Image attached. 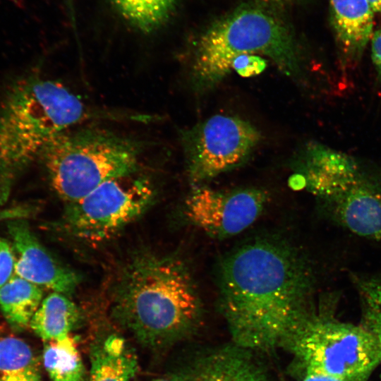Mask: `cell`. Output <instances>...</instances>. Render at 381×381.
Returning a JSON list of instances; mask_svg holds the SVG:
<instances>
[{
	"label": "cell",
	"mask_w": 381,
	"mask_h": 381,
	"mask_svg": "<svg viewBox=\"0 0 381 381\" xmlns=\"http://www.w3.org/2000/svg\"><path fill=\"white\" fill-rule=\"evenodd\" d=\"M315 277L307 259L279 240L237 248L218 272L221 308L238 346L268 349L285 341L312 309Z\"/></svg>",
	"instance_id": "obj_1"
},
{
	"label": "cell",
	"mask_w": 381,
	"mask_h": 381,
	"mask_svg": "<svg viewBox=\"0 0 381 381\" xmlns=\"http://www.w3.org/2000/svg\"><path fill=\"white\" fill-rule=\"evenodd\" d=\"M200 301L179 258L143 253L124 267L115 286L112 314L141 344L159 347L195 324Z\"/></svg>",
	"instance_id": "obj_2"
},
{
	"label": "cell",
	"mask_w": 381,
	"mask_h": 381,
	"mask_svg": "<svg viewBox=\"0 0 381 381\" xmlns=\"http://www.w3.org/2000/svg\"><path fill=\"white\" fill-rule=\"evenodd\" d=\"M88 115L85 104L59 82L39 76L15 81L0 105V191L55 137Z\"/></svg>",
	"instance_id": "obj_3"
},
{
	"label": "cell",
	"mask_w": 381,
	"mask_h": 381,
	"mask_svg": "<svg viewBox=\"0 0 381 381\" xmlns=\"http://www.w3.org/2000/svg\"><path fill=\"white\" fill-rule=\"evenodd\" d=\"M253 54L267 56L288 76L301 75L290 28L269 11L246 5L214 21L196 40L189 67L192 87L199 92L212 90L231 73L236 58Z\"/></svg>",
	"instance_id": "obj_4"
},
{
	"label": "cell",
	"mask_w": 381,
	"mask_h": 381,
	"mask_svg": "<svg viewBox=\"0 0 381 381\" xmlns=\"http://www.w3.org/2000/svg\"><path fill=\"white\" fill-rule=\"evenodd\" d=\"M143 150L138 140L87 127L60 133L39 157L54 190L67 204L107 181L136 173Z\"/></svg>",
	"instance_id": "obj_5"
},
{
	"label": "cell",
	"mask_w": 381,
	"mask_h": 381,
	"mask_svg": "<svg viewBox=\"0 0 381 381\" xmlns=\"http://www.w3.org/2000/svg\"><path fill=\"white\" fill-rule=\"evenodd\" d=\"M285 341L306 372L343 381H368L380 364L376 342L365 327L340 321L326 311L311 309Z\"/></svg>",
	"instance_id": "obj_6"
},
{
	"label": "cell",
	"mask_w": 381,
	"mask_h": 381,
	"mask_svg": "<svg viewBox=\"0 0 381 381\" xmlns=\"http://www.w3.org/2000/svg\"><path fill=\"white\" fill-rule=\"evenodd\" d=\"M136 173L107 181L67 203L63 216L65 231L80 240L99 242L140 217L151 205L155 190L148 179Z\"/></svg>",
	"instance_id": "obj_7"
},
{
	"label": "cell",
	"mask_w": 381,
	"mask_h": 381,
	"mask_svg": "<svg viewBox=\"0 0 381 381\" xmlns=\"http://www.w3.org/2000/svg\"><path fill=\"white\" fill-rule=\"evenodd\" d=\"M190 180L196 186L243 164L261 140L241 118L217 114L182 133Z\"/></svg>",
	"instance_id": "obj_8"
},
{
	"label": "cell",
	"mask_w": 381,
	"mask_h": 381,
	"mask_svg": "<svg viewBox=\"0 0 381 381\" xmlns=\"http://www.w3.org/2000/svg\"><path fill=\"white\" fill-rule=\"evenodd\" d=\"M267 194L257 188L229 192L195 186L185 201L184 213L195 226L214 238L236 235L261 214Z\"/></svg>",
	"instance_id": "obj_9"
},
{
	"label": "cell",
	"mask_w": 381,
	"mask_h": 381,
	"mask_svg": "<svg viewBox=\"0 0 381 381\" xmlns=\"http://www.w3.org/2000/svg\"><path fill=\"white\" fill-rule=\"evenodd\" d=\"M319 200L332 222L381 243V171L375 167L365 163L355 176Z\"/></svg>",
	"instance_id": "obj_10"
},
{
	"label": "cell",
	"mask_w": 381,
	"mask_h": 381,
	"mask_svg": "<svg viewBox=\"0 0 381 381\" xmlns=\"http://www.w3.org/2000/svg\"><path fill=\"white\" fill-rule=\"evenodd\" d=\"M11 244L16 258V274L54 292L71 296L80 282L72 270L56 261L22 221L8 224Z\"/></svg>",
	"instance_id": "obj_11"
},
{
	"label": "cell",
	"mask_w": 381,
	"mask_h": 381,
	"mask_svg": "<svg viewBox=\"0 0 381 381\" xmlns=\"http://www.w3.org/2000/svg\"><path fill=\"white\" fill-rule=\"evenodd\" d=\"M329 8L341 60L355 64L371 40L375 13L367 0H329Z\"/></svg>",
	"instance_id": "obj_12"
},
{
	"label": "cell",
	"mask_w": 381,
	"mask_h": 381,
	"mask_svg": "<svg viewBox=\"0 0 381 381\" xmlns=\"http://www.w3.org/2000/svg\"><path fill=\"white\" fill-rule=\"evenodd\" d=\"M82 319L79 308L66 295L52 292L43 298L29 327L45 343L71 337Z\"/></svg>",
	"instance_id": "obj_13"
},
{
	"label": "cell",
	"mask_w": 381,
	"mask_h": 381,
	"mask_svg": "<svg viewBox=\"0 0 381 381\" xmlns=\"http://www.w3.org/2000/svg\"><path fill=\"white\" fill-rule=\"evenodd\" d=\"M137 370L135 353L120 336L109 335L92 349L88 381H131Z\"/></svg>",
	"instance_id": "obj_14"
},
{
	"label": "cell",
	"mask_w": 381,
	"mask_h": 381,
	"mask_svg": "<svg viewBox=\"0 0 381 381\" xmlns=\"http://www.w3.org/2000/svg\"><path fill=\"white\" fill-rule=\"evenodd\" d=\"M185 381H265L255 365L234 351H219L202 361L188 374Z\"/></svg>",
	"instance_id": "obj_15"
},
{
	"label": "cell",
	"mask_w": 381,
	"mask_h": 381,
	"mask_svg": "<svg viewBox=\"0 0 381 381\" xmlns=\"http://www.w3.org/2000/svg\"><path fill=\"white\" fill-rule=\"evenodd\" d=\"M42 289L15 275L0 288V308L8 324L16 329L29 327L43 300Z\"/></svg>",
	"instance_id": "obj_16"
},
{
	"label": "cell",
	"mask_w": 381,
	"mask_h": 381,
	"mask_svg": "<svg viewBox=\"0 0 381 381\" xmlns=\"http://www.w3.org/2000/svg\"><path fill=\"white\" fill-rule=\"evenodd\" d=\"M0 381H43L38 361L23 339H0Z\"/></svg>",
	"instance_id": "obj_17"
},
{
	"label": "cell",
	"mask_w": 381,
	"mask_h": 381,
	"mask_svg": "<svg viewBox=\"0 0 381 381\" xmlns=\"http://www.w3.org/2000/svg\"><path fill=\"white\" fill-rule=\"evenodd\" d=\"M111 4L132 27L143 33L159 29L174 13L177 0H111Z\"/></svg>",
	"instance_id": "obj_18"
},
{
	"label": "cell",
	"mask_w": 381,
	"mask_h": 381,
	"mask_svg": "<svg viewBox=\"0 0 381 381\" xmlns=\"http://www.w3.org/2000/svg\"><path fill=\"white\" fill-rule=\"evenodd\" d=\"M43 365L51 381H86L87 375L75 341L71 337L45 343Z\"/></svg>",
	"instance_id": "obj_19"
},
{
	"label": "cell",
	"mask_w": 381,
	"mask_h": 381,
	"mask_svg": "<svg viewBox=\"0 0 381 381\" xmlns=\"http://www.w3.org/2000/svg\"><path fill=\"white\" fill-rule=\"evenodd\" d=\"M351 279L360 298L362 315L361 324L373 337L381 365V275L352 274Z\"/></svg>",
	"instance_id": "obj_20"
},
{
	"label": "cell",
	"mask_w": 381,
	"mask_h": 381,
	"mask_svg": "<svg viewBox=\"0 0 381 381\" xmlns=\"http://www.w3.org/2000/svg\"><path fill=\"white\" fill-rule=\"evenodd\" d=\"M16 275V258L11 244L0 237V288Z\"/></svg>",
	"instance_id": "obj_21"
},
{
	"label": "cell",
	"mask_w": 381,
	"mask_h": 381,
	"mask_svg": "<svg viewBox=\"0 0 381 381\" xmlns=\"http://www.w3.org/2000/svg\"><path fill=\"white\" fill-rule=\"evenodd\" d=\"M265 66V61L258 56L242 55L234 60L232 69L242 76H250L262 71Z\"/></svg>",
	"instance_id": "obj_22"
},
{
	"label": "cell",
	"mask_w": 381,
	"mask_h": 381,
	"mask_svg": "<svg viewBox=\"0 0 381 381\" xmlns=\"http://www.w3.org/2000/svg\"><path fill=\"white\" fill-rule=\"evenodd\" d=\"M371 59L377 79L381 82V26L373 32L370 40Z\"/></svg>",
	"instance_id": "obj_23"
},
{
	"label": "cell",
	"mask_w": 381,
	"mask_h": 381,
	"mask_svg": "<svg viewBox=\"0 0 381 381\" xmlns=\"http://www.w3.org/2000/svg\"><path fill=\"white\" fill-rule=\"evenodd\" d=\"M302 381H343L322 373L307 371Z\"/></svg>",
	"instance_id": "obj_24"
},
{
	"label": "cell",
	"mask_w": 381,
	"mask_h": 381,
	"mask_svg": "<svg viewBox=\"0 0 381 381\" xmlns=\"http://www.w3.org/2000/svg\"><path fill=\"white\" fill-rule=\"evenodd\" d=\"M264 4L270 6H285L294 3L297 0H258Z\"/></svg>",
	"instance_id": "obj_25"
},
{
	"label": "cell",
	"mask_w": 381,
	"mask_h": 381,
	"mask_svg": "<svg viewBox=\"0 0 381 381\" xmlns=\"http://www.w3.org/2000/svg\"><path fill=\"white\" fill-rule=\"evenodd\" d=\"M373 11L375 13L381 12V0H367Z\"/></svg>",
	"instance_id": "obj_26"
}]
</instances>
